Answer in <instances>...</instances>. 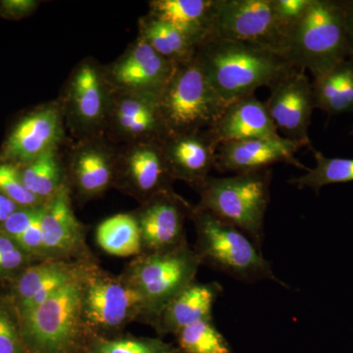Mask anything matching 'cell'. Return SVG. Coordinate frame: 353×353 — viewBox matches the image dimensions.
I'll use <instances>...</instances> for the list:
<instances>
[{"instance_id":"obj_1","label":"cell","mask_w":353,"mask_h":353,"mask_svg":"<svg viewBox=\"0 0 353 353\" xmlns=\"http://www.w3.org/2000/svg\"><path fill=\"white\" fill-rule=\"evenodd\" d=\"M196 58L218 95L228 104L269 87L290 66L276 51L219 38H210L196 50Z\"/></svg>"},{"instance_id":"obj_2","label":"cell","mask_w":353,"mask_h":353,"mask_svg":"<svg viewBox=\"0 0 353 353\" xmlns=\"http://www.w3.org/2000/svg\"><path fill=\"white\" fill-rule=\"evenodd\" d=\"M190 219L196 229L194 250L201 264L243 283L269 280L285 285L259 246L241 230L206 209L192 205Z\"/></svg>"},{"instance_id":"obj_3","label":"cell","mask_w":353,"mask_h":353,"mask_svg":"<svg viewBox=\"0 0 353 353\" xmlns=\"http://www.w3.org/2000/svg\"><path fill=\"white\" fill-rule=\"evenodd\" d=\"M345 0H312L285 41L282 55L313 78L350 57L345 28Z\"/></svg>"},{"instance_id":"obj_4","label":"cell","mask_w":353,"mask_h":353,"mask_svg":"<svg viewBox=\"0 0 353 353\" xmlns=\"http://www.w3.org/2000/svg\"><path fill=\"white\" fill-rule=\"evenodd\" d=\"M81 274L39 307L18 316L30 353H85L88 331L83 316Z\"/></svg>"},{"instance_id":"obj_5","label":"cell","mask_w":353,"mask_h":353,"mask_svg":"<svg viewBox=\"0 0 353 353\" xmlns=\"http://www.w3.org/2000/svg\"><path fill=\"white\" fill-rule=\"evenodd\" d=\"M272 171L209 176L196 190L199 208L206 209L248 234L259 248L264 236V219L270 202Z\"/></svg>"},{"instance_id":"obj_6","label":"cell","mask_w":353,"mask_h":353,"mask_svg":"<svg viewBox=\"0 0 353 353\" xmlns=\"http://www.w3.org/2000/svg\"><path fill=\"white\" fill-rule=\"evenodd\" d=\"M81 283L88 334L113 338L132 322H145V306L139 292L122 276L103 270L94 257L83 264Z\"/></svg>"},{"instance_id":"obj_7","label":"cell","mask_w":353,"mask_h":353,"mask_svg":"<svg viewBox=\"0 0 353 353\" xmlns=\"http://www.w3.org/2000/svg\"><path fill=\"white\" fill-rule=\"evenodd\" d=\"M201 261L189 243L165 252L141 253L120 274L143 299L145 324H152L172 299L196 281Z\"/></svg>"},{"instance_id":"obj_8","label":"cell","mask_w":353,"mask_h":353,"mask_svg":"<svg viewBox=\"0 0 353 353\" xmlns=\"http://www.w3.org/2000/svg\"><path fill=\"white\" fill-rule=\"evenodd\" d=\"M159 103L169 134L210 129L229 105L210 85L196 57L176 66Z\"/></svg>"},{"instance_id":"obj_9","label":"cell","mask_w":353,"mask_h":353,"mask_svg":"<svg viewBox=\"0 0 353 353\" xmlns=\"http://www.w3.org/2000/svg\"><path fill=\"white\" fill-rule=\"evenodd\" d=\"M113 92L104 65L94 58H85L73 69L57 101L75 141L105 132Z\"/></svg>"},{"instance_id":"obj_10","label":"cell","mask_w":353,"mask_h":353,"mask_svg":"<svg viewBox=\"0 0 353 353\" xmlns=\"http://www.w3.org/2000/svg\"><path fill=\"white\" fill-rule=\"evenodd\" d=\"M288 36L272 0H215L210 38L256 44L282 55Z\"/></svg>"},{"instance_id":"obj_11","label":"cell","mask_w":353,"mask_h":353,"mask_svg":"<svg viewBox=\"0 0 353 353\" xmlns=\"http://www.w3.org/2000/svg\"><path fill=\"white\" fill-rule=\"evenodd\" d=\"M163 141H143L118 146L114 187L139 204L171 192L173 180L165 160Z\"/></svg>"},{"instance_id":"obj_12","label":"cell","mask_w":353,"mask_h":353,"mask_svg":"<svg viewBox=\"0 0 353 353\" xmlns=\"http://www.w3.org/2000/svg\"><path fill=\"white\" fill-rule=\"evenodd\" d=\"M118 145L105 134L78 139L63 158L65 181L81 203L103 196L114 187Z\"/></svg>"},{"instance_id":"obj_13","label":"cell","mask_w":353,"mask_h":353,"mask_svg":"<svg viewBox=\"0 0 353 353\" xmlns=\"http://www.w3.org/2000/svg\"><path fill=\"white\" fill-rule=\"evenodd\" d=\"M268 88L270 97L265 106L279 134L312 150L308 132L315 108L312 88L305 71L290 68Z\"/></svg>"},{"instance_id":"obj_14","label":"cell","mask_w":353,"mask_h":353,"mask_svg":"<svg viewBox=\"0 0 353 353\" xmlns=\"http://www.w3.org/2000/svg\"><path fill=\"white\" fill-rule=\"evenodd\" d=\"M65 131L59 101L44 103L14 125L0 152V162L19 167L29 164L51 148H60Z\"/></svg>"},{"instance_id":"obj_15","label":"cell","mask_w":353,"mask_h":353,"mask_svg":"<svg viewBox=\"0 0 353 353\" xmlns=\"http://www.w3.org/2000/svg\"><path fill=\"white\" fill-rule=\"evenodd\" d=\"M114 92L160 97L176 65L158 54L143 39H137L115 61L104 65Z\"/></svg>"},{"instance_id":"obj_16","label":"cell","mask_w":353,"mask_h":353,"mask_svg":"<svg viewBox=\"0 0 353 353\" xmlns=\"http://www.w3.org/2000/svg\"><path fill=\"white\" fill-rule=\"evenodd\" d=\"M104 134L116 145L163 141L169 131L159 97L114 92Z\"/></svg>"},{"instance_id":"obj_17","label":"cell","mask_w":353,"mask_h":353,"mask_svg":"<svg viewBox=\"0 0 353 353\" xmlns=\"http://www.w3.org/2000/svg\"><path fill=\"white\" fill-rule=\"evenodd\" d=\"M192 206L175 190H171L132 211L141 232L143 252H165L188 243L185 222L190 217Z\"/></svg>"},{"instance_id":"obj_18","label":"cell","mask_w":353,"mask_h":353,"mask_svg":"<svg viewBox=\"0 0 353 353\" xmlns=\"http://www.w3.org/2000/svg\"><path fill=\"white\" fill-rule=\"evenodd\" d=\"M41 234L46 260L77 261L94 257L85 241V228L74 212L71 192L66 183L44 203Z\"/></svg>"},{"instance_id":"obj_19","label":"cell","mask_w":353,"mask_h":353,"mask_svg":"<svg viewBox=\"0 0 353 353\" xmlns=\"http://www.w3.org/2000/svg\"><path fill=\"white\" fill-rule=\"evenodd\" d=\"M301 143L281 138L243 139L221 143L215 169L220 173H248L269 169L272 165L287 163L307 171L294 154Z\"/></svg>"},{"instance_id":"obj_20","label":"cell","mask_w":353,"mask_h":353,"mask_svg":"<svg viewBox=\"0 0 353 353\" xmlns=\"http://www.w3.org/2000/svg\"><path fill=\"white\" fill-rule=\"evenodd\" d=\"M219 145V141L209 129L169 134L162 141V146L173 180L182 181L196 190L215 169Z\"/></svg>"},{"instance_id":"obj_21","label":"cell","mask_w":353,"mask_h":353,"mask_svg":"<svg viewBox=\"0 0 353 353\" xmlns=\"http://www.w3.org/2000/svg\"><path fill=\"white\" fill-rule=\"evenodd\" d=\"M88 259H48L28 267L14 281L11 303L18 316L31 312L75 280Z\"/></svg>"},{"instance_id":"obj_22","label":"cell","mask_w":353,"mask_h":353,"mask_svg":"<svg viewBox=\"0 0 353 353\" xmlns=\"http://www.w3.org/2000/svg\"><path fill=\"white\" fill-rule=\"evenodd\" d=\"M222 285L217 282L199 283L196 280L167 304L150 326L158 338L175 334L181 330L203 320L212 319L213 307L222 294Z\"/></svg>"},{"instance_id":"obj_23","label":"cell","mask_w":353,"mask_h":353,"mask_svg":"<svg viewBox=\"0 0 353 353\" xmlns=\"http://www.w3.org/2000/svg\"><path fill=\"white\" fill-rule=\"evenodd\" d=\"M219 143L243 139L281 138L265 103L254 94L232 102L210 128Z\"/></svg>"},{"instance_id":"obj_24","label":"cell","mask_w":353,"mask_h":353,"mask_svg":"<svg viewBox=\"0 0 353 353\" xmlns=\"http://www.w3.org/2000/svg\"><path fill=\"white\" fill-rule=\"evenodd\" d=\"M215 0H152L148 15L185 34L196 48L210 38Z\"/></svg>"},{"instance_id":"obj_25","label":"cell","mask_w":353,"mask_h":353,"mask_svg":"<svg viewBox=\"0 0 353 353\" xmlns=\"http://www.w3.org/2000/svg\"><path fill=\"white\" fill-rule=\"evenodd\" d=\"M311 88L315 108L329 116L353 114V57L314 77Z\"/></svg>"},{"instance_id":"obj_26","label":"cell","mask_w":353,"mask_h":353,"mask_svg":"<svg viewBox=\"0 0 353 353\" xmlns=\"http://www.w3.org/2000/svg\"><path fill=\"white\" fill-rule=\"evenodd\" d=\"M138 37L176 66L188 63L196 57V44L175 28L148 14L139 19Z\"/></svg>"},{"instance_id":"obj_27","label":"cell","mask_w":353,"mask_h":353,"mask_svg":"<svg viewBox=\"0 0 353 353\" xmlns=\"http://www.w3.org/2000/svg\"><path fill=\"white\" fill-rule=\"evenodd\" d=\"M97 245L109 255L136 257L143 252L141 232L136 218L130 213L111 216L97 228Z\"/></svg>"},{"instance_id":"obj_28","label":"cell","mask_w":353,"mask_h":353,"mask_svg":"<svg viewBox=\"0 0 353 353\" xmlns=\"http://www.w3.org/2000/svg\"><path fill=\"white\" fill-rule=\"evenodd\" d=\"M20 172L26 188L44 202L52 199L66 183L59 148H51L20 167Z\"/></svg>"},{"instance_id":"obj_29","label":"cell","mask_w":353,"mask_h":353,"mask_svg":"<svg viewBox=\"0 0 353 353\" xmlns=\"http://www.w3.org/2000/svg\"><path fill=\"white\" fill-rule=\"evenodd\" d=\"M316 166L308 169L307 173L290 180V183L299 190L311 189L316 194L326 185L334 183L353 182V159L350 158H330L313 148Z\"/></svg>"},{"instance_id":"obj_30","label":"cell","mask_w":353,"mask_h":353,"mask_svg":"<svg viewBox=\"0 0 353 353\" xmlns=\"http://www.w3.org/2000/svg\"><path fill=\"white\" fill-rule=\"evenodd\" d=\"M85 353H180L174 343L161 338L120 336L113 338L88 334Z\"/></svg>"},{"instance_id":"obj_31","label":"cell","mask_w":353,"mask_h":353,"mask_svg":"<svg viewBox=\"0 0 353 353\" xmlns=\"http://www.w3.org/2000/svg\"><path fill=\"white\" fill-rule=\"evenodd\" d=\"M175 339L180 353H234L229 341L216 328L213 318L185 327Z\"/></svg>"},{"instance_id":"obj_32","label":"cell","mask_w":353,"mask_h":353,"mask_svg":"<svg viewBox=\"0 0 353 353\" xmlns=\"http://www.w3.org/2000/svg\"><path fill=\"white\" fill-rule=\"evenodd\" d=\"M0 192L12 199L20 208H38L46 203L26 188L20 167L7 162H0Z\"/></svg>"},{"instance_id":"obj_33","label":"cell","mask_w":353,"mask_h":353,"mask_svg":"<svg viewBox=\"0 0 353 353\" xmlns=\"http://www.w3.org/2000/svg\"><path fill=\"white\" fill-rule=\"evenodd\" d=\"M0 353H30L21 334L19 317L12 303L0 301Z\"/></svg>"},{"instance_id":"obj_34","label":"cell","mask_w":353,"mask_h":353,"mask_svg":"<svg viewBox=\"0 0 353 353\" xmlns=\"http://www.w3.org/2000/svg\"><path fill=\"white\" fill-rule=\"evenodd\" d=\"M34 259L12 238L0 232V278H17Z\"/></svg>"},{"instance_id":"obj_35","label":"cell","mask_w":353,"mask_h":353,"mask_svg":"<svg viewBox=\"0 0 353 353\" xmlns=\"http://www.w3.org/2000/svg\"><path fill=\"white\" fill-rule=\"evenodd\" d=\"M272 3L279 22L290 34L307 12L312 0H272Z\"/></svg>"},{"instance_id":"obj_36","label":"cell","mask_w":353,"mask_h":353,"mask_svg":"<svg viewBox=\"0 0 353 353\" xmlns=\"http://www.w3.org/2000/svg\"><path fill=\"white\" fill-rule=\"evenodd\" d=\"M41 206L18 209L3 224L0 225V232L10 236L13 240H16L30 226Z\"/></svg>"},{"instance_id":"obj_37","label":"cell","mask_w":353,"mask_h":353,"mask_svg":"<svg viewBox=\"0 0 353 353\" xmlns=\"http://www.w3.org/2000/svg\"><path fill=\"white\" fill-rule=\"evenodd\" d=\"M39 6L37 0H2L0 14L7 19L18 20L34 12Z\"/></svg>"},{"instance_id":"obj_38","label":"cell","mask_w":353,"mask_h":353,"mask_svg":"<svg viewBox=\"0 0 353 353\" xmlns=\"http://www.w3.org/2000/svg\"><path fill=\"white\" fill-rule=\"evenodd\" d=\"M345 28L350 57H353V0L345 2Z\"/></svg>"},{"instance_id":"obj_39","label":"cell","mask_w":353,"mask_h":353,"mask_svg":"<svg viewBox=\"0 0 353 353\" xmlns=\"http://www.w3.org/2000/svg\"><path fill=\"white\" fill-rule=\"evenodd\" d=\"M19 208L20 206L16 202L0 192V225L3 224Z\"/></svg>"},{"instance_id":"obj_40","label":"cell","mask_w":353,"mask_h":353,"mask_svg":"<svg viewBox=\"0 0 353 353\" xmlns=\"http://www.w3.org/2000/svg\"><path fill=\"white\" fill-rule=\"evenodd\" d=\"M350 134H352V136H353V127H352V132H350Z\"/></svg>"}]
</instances>
